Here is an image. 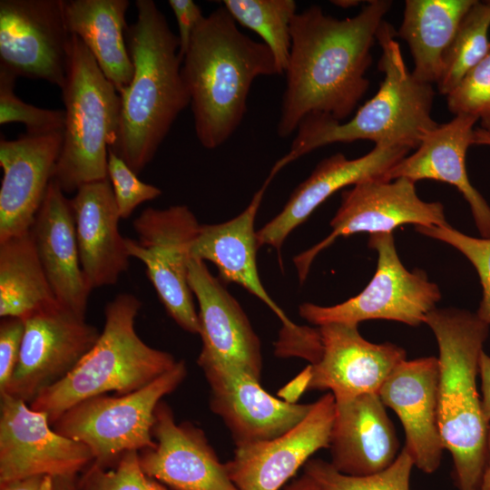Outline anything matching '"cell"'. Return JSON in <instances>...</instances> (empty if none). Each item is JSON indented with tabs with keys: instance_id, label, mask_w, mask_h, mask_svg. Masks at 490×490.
Masks as SVG:
<instances>
[{
	"instance_id": "obj_1",
	"label": "cell",
	"mask_w": 490,
	"mask_h": 490,
	"mask_svg": "<svg viewBox=\"0 0 490 490\" xmlns=\"http://www.w3.org/2000/svg\"><path fill=\"white\" fill-rule=\"evenodd\" d=\"M391 5L389 0H370L357 15L343 19L315 5L295 15L277 125L280 138L296 132L309 113L344 122L353 113L369 87L371 49Z\"/></svg>"
},
{
	"instance_id": "obj_2",
	"label": "cell",
	"mask_w": 490,
	"mask_h": 490,
	"mask_svg": "<svg viewBox=\"0 0 490 490\" xmlns=\"http://www.w3.org/2000/svg\"><path fill=\"white\" fill-rule=\"evenodd\" d=\"M135 6L137 20L125 32L133 75L119 93V130L109 149L138 175L191 100L181 75L178 35L154 1L136 0Z\"/></svg>"
},
{
	"instance_id": "obj_3",
	"label": "cell",
	"mask_w": 490,
	"mask_h": 490,
	"mask_svg": "<svg viewBox=\"0 0 490 490\" xmlns=\"http://www.w3.org/2000/svg\"><path fill=\"white\" fill-rule=\"evenodd\" d=\"M278 74L270 49L241 33L223 7L204 16L182 58L199 142L213 150L239 128L254 80Z\"/></svg>"
},
{
	"instance_id": "obj_4",
	"label": "cell",
	"mask_w": 490,
	"mask_h": 490,
	"mask_svg": "<svg viewBox=\"0 0 490 490\" xmlns=\"http://www.w3.org/2000/svg\"><path fill=\"white\" fill-rule=\"evenodd\" d=\"M396 30L383 21L376 40L381 48L378 70L383 80L376 94L346 122L319 113L299 122L290 150L273 165L275 176L283 167L322 146L368 140L375 144H398L416 149L421 138L435 129L431 116L433 85L417 80L404 61Z\"/></svg>"
},
{
	"instance_id": "obj_5",
	"label": "cell",
	"mask_w": 490,
	"mask_h": 490,
	"mask_svg": "<svg viewBox=\"0 0 490 490\" xmlns=\"http://www.w3.org/2000/svg\"><path fill=\"white\" fill-rule=\"evenodd\" d=\"M425 324L436 337L439 356L438 423L452 456L458 490H479L486 462L488 423L478 393L479 359L490 327L475 312L434 309Z\"/></svg>"
},
{
	"instance_id": "obj_6",
	"label": "cell",
	"mask_w": 490,
	"mask_h": 490,
	"mask_svg": "<svg viewBox=\"0 0 490 490\" xmlns=\"http://www.w3.org/2000/svg\"><path fill=\"white\" fill-rule=\"evenodd\" d=\"M142 307L131 293H120L104 308V325L91 350L63 379L41 392L29 406L53 425L66 410L87 398L137 391L174 367L166 351L147 345L137 334Z\"/></svg>"
},
{
	"instance_id": "obj_7",
	"label": "cell",
	"mask_w": 490,
	"mask_h": 490,
	"mask_svg": "<svg viewBox=\"0 0 490 490\" xmlns=\"http://www.w3.org/2000/svg\"><path fill=\"white\" fill-rule=\"evenodd\" d=\"M61 91L65 125L52 181L72 193L108 178V152L117 139L121 100L86 45L73 34Z\"/></svg>"
},
{
	"instance_id": "obj_8",
	"label": "cell",
	"mask_w": 490,
	"mask_h": 490,
	"mask_svg": "<svg viewBox=\"0 0 490 490\" xmlns=\"http://www.w3.org/2000/svg\"><path fill=\"white\" fill-rule=\"evenodd\" d=\"M183 360L142 388L126 395H102L79 402L53 425L69 438L85 444L94 466L109 468L129 451L152 448L155 409L162 397L185 379Z\"/></svg>"
},
{
	"instance_id": "obj_9",
	"label": "cell",
	"mask_w": 490,
	"mask_h": 490,
	"mask_svg": "<svg viewBox=\"0 0 490 490\" xmlns=\"http://www.w3.org/2000/svg\"><path fill=\"white\" fill-rule=\"evenodd\" d=\"M368 247L377 254L375 274L365 289L334 306L303 303L299 315L309 323L358 325L371 319H386L417 327L436 309L441 299L438 286L419 269L407 270L397 252L393 233L369 236Z\"/></svg>"
},
{
	"instance_id": "obj_10",
	"label": "cell",
	"mask_w": 490,
	"mask_h": 490,
	"mask_svg": "<svg viewBox=\"0 0 490 490\" xmlns=\"http://www.w3.org/2000/svg\"><path fill=\"white\" fill-rule=\"evenodd\" d=\"M201 224L186 205L145 209L134 220L137 240L125 238L132 258L142 261L169 316L183 330L200 324L188 279L191 246Z\"/></svg>"
},
{
	"instance_id": "obj_11",
	"label": "cell",
	"mask_w": 490,
	"mask_h": 490,
	"mask_svg": "<svg viewBox=\"0 0 490 490\" xmlns=\"http://www.w3.org/2000/svg\"><path fill=\"white\" fill-rule=\"evenodd\" d=\"M331 232L294 258L302 283L315 258L340 237L358 232L393 233L399 226H446L444 205L419 198L416 182L407 178L373 179L358 182L341 194V203L330 220Z\"/></svg>"
},
{
	"instance_id": "obj_12",
	"label": "cell",
	"mask_w": 490,
	"mask_h": 490,
	"mask_svg": "<svg viewBox=\"0 0 490 490\" xmlns=\"http://www.w3.org/2000/svg\"><path fill=\"white\" fill-rule=\"evenodd\" d=\"M24 320L17 366L6 392L27 404L67 376L96 343L101 331L60 303ZM2 397V396H0Z\"/></svg>"
},
{
	"instance_id": "obj_13",
	"label": "cell",
	"mask_w": 490,
	"mask_h": 490,
	"mask_svg": "<svg viewBox=\"0 0 490 490\" xmlns=\"http://www.w3.org/2000/svg\"><path fill=\"white\" fill-rule=\"evenodd\" d=\"M70 37L64 0L0 1V65L62 89Z\"/></svg>"
},
{
	"instance_id": "obj_14",
	"label": "cell",
	"mask_w": 490,
	"mask_h": 490,
	"mask_svg": "<svg viewBox=\"0 0 490 490\" xmlns=\"http://www.w3.org/2000/svg\"><path fill=\"white\" fill-rule=\"evenodd\" d=\"M0 482L35 475L78 476L93 462L83 443L57 433L47 415L0 397Z\"/></svg>"
},
{
	"instance_id": "obj_15",
	"label": "cell",
	"mask_w": 490,
	"mask_h": 490,
	"mask_svg": "<svg viewBox=\"0 0 490 490\" xmlns=\"http://www.w3.org/2000/svg\"><path fill=\"white\" fill-rule=\"evenodd\" d=\"M210 386V407L219 416L236 446L273 439L298 425L311 404L290 403L270 396L260 379L223 363L199 364Z\"/></svg>"
},
{
	"instance_id": "obj_16",
	"label": "cell",
	"mask_w": 490,
	"mask_h": 490,
	"mask_svg": "<svg viewBox=\"0 0 490 490\" xmlns=\"http://www.w3.org/2000/svg\"><path fill=\"white\" fill-rule=\"evenodd\" d=\"M321 355L309 365L307 390H328L335 401L378 394L393 370L407 359L406 350L390 342L365 339L358 325L329 323L318 327Z\"/></svg>"
},
{
	"instance_id": "obj_17",
	"label": "cell",
	"mask_w": 490,
	"mask_h": 490,
	"mask_svg": "<svg viewBox=\"0 0 490 490\" xmlns=\"http://www.w3.org/2000/svg\"><path fill=\"white\" fill-rule=\"evenodd\" d=\"M335 416V397L327 392L309 414L273 439L236 446L225 463L238 490H280L309 457L328 448Z\"/></svg>"
},
{
	"instance_id": "obj_18",
	"label": "cell",
	"mask_w": 490,
	"mask_h": 490,
	"mask_svg": "<svg viewBox=\"0 0 490 490\" xmlns=\"http://www.w3.org/2000/svg\"><path fill=\"white\" fill-rule=\"evenodd\" d=\"M155 446L139 452L143 472L172 490H238L203 430L160 401L152 430Z\"/></svg>"
},
{
	"instance_id": "obj_19",
	"label": "cell",
	"mask_w": 490,
	"mask_h": 490,
	"mask_svg": "<svg viewBox=\"0 0 490 490\" xmlns=\"http://www.w3.org/2000/svg\"><path fill=\"white\" fill-rule=\"evenodd\" d=\"M188 279L199 304L202 348L197 363L239 367L260 380V341L239 302L203 260L190 258Z\"/></svg>"
},
{
	"instance_id": "obj_20",
	"label": "cell",
	"mask_w": 490,
	"mask_h": 490,
	"mask_svg": "<svg viewBox=\"0 0 490 490\" xmlns=\"http://www.w3.org/2000/svg\"><path fill=\"white\" fill-rule=\"evenodd\" d=\"M63 132L1 137L0 241L30 230L52 181Z\"/></svg>"
},
{
	"instance_id": "obj_21",
	"label": "cell",
	"mask_w": 490,
	"mask_h": 490,
	"mask_svg": "<svg viewBox=\"0 0 490 490\" xmlns=\"http://www.w3.org/2000/svg\"><path fill=\"white\" fill-rule=\"evenodd\" d=\"M438 375L437 358L406 359L378 392L403 426L404 448L415 466L426 474L437 470L445 450L438 423Z\"/></svg>"
},
{
	"instance_id": "obj_22",
	"label": "cell",
	"mask_w": 490,
	"mask_h": 490,
	"mask_svg": "<svg viewBox=\"0 0 490 490\" xmlns=\"http://www.w3.org/2000/svg\"><path fill=\"white\" fill-rule=\"evenodd\" d=\"M411 149L398 144H375L367 154L348 159L336 153L319 162L310 175L292 192L282 211L257 231L259 247H281L298 226L326 200L342 188L380 179Z\"/></svg>"
},
{
	"instance_id": "obj_23",
	"label": "cell",
	"mask_w": 490,
	"mask_h": 490,
	"mask_svg": "<svg viewBox=\"0 0 490 490\" xmlns=\"http://www.w3.org/2000/svg\"><path fill=\"white\" fill-rule=\"evenodd\" d=\"M477 122L472 115L456 114L448 122L438 124L423 135L413 154L397 162L382 180H433L454 186L468 203L481 237L490 238V206L470 182L466 164Z\"/></svg>"
},
{
	"instance_id": "obj_24",
	"label": "cell",
	"mask_w": 490,
	"mask_h": 490,
	"mask_svg": "<svg viewBox=\"0 0 490 490\" xmlns=\"http://www.w3.org/2000/svg\"><path fill=\"white\" fill-rule=\"evenodd\" d=\"M328 449L330 464L350 476H368L389 467L399 441L378 394L335 401Z\"/></svg>"
},
{
	"instance_id": "obj_25",
	"label": "cell",
	"mask_w": 490,
	"mask_h": 490,
	"mask_svg": "<svg viewBox=\"0 0 490 490\" xmlns=\"http://www.w3.org/2000/svg\"><path fill=\"white\" fill-rule=\"evenodd\" d=\"M81 267L91 289L115 284L130 264L109 178L81 186L70 199Z\"/></svg>"
},
{
	"instance_id": "obj_26",
	"label": "cell",
	"mask_w": 490,
	"mask_h": 490,
	"mask_svg": "<svg viewBox=\"0 0 490 490\" xmlns=\"http://www.w3.org/2000/svg\"><path fill=\"white\" fill-rule=\"evenodd\" d=\"M30 232L57 301L85 317L92 289L81 267L70 199L54 181Z\"/></svg>"
},
{
	"instance_id": "obj_27",
	"label": "cell",
	"mask_w": 490,
	"mask_h": 490,
	"mask_svg": "<svg viewBox=\"0 0 490 490\" xmlns=\"http://www.w3.org/2000/svg\"><path fill=\"white\" fill-rule=\"evenodd\" d=\"M274 177L269 175L254 194L247 208L235 218L217 224H201L193 240L191 258L210 260L219 270L220 281L236 283L264 302L283 322L287 330L294 325L269 296L261 284L256 262L259 249L254 221L268 185Z\"/></svg>"
},
{
	"instance_id": "obj_28",
	"label": "cell",
	"mask_w": 490,
	"mask_h": 490,
	"mask_svg": "<svg viewBox=\"0 0 490 490\" xmlns=\"http://www.w3.org/2000/svg\"><path fill=\"white\" fill-rule=\"evenodd\" d=\"M129 5L128 0H64L69 34L83 41L119 93L133 75L125 38Z\"/></svg>"
},
{
	"instance_id": "obj_29",
	"label": "cell",
	"mask_w": 490,
	"mask_h": 490,
	"mask_svg": "<svg viewBox=\"0 0 490 490\" xmlns=\"http://www.w3.org/2000/svg\"><path fill=\"white\" fill-rule=\"evenodd\" d=\"M476 0H407L396 36L407 42L413 61V75L437 83L444 54L457 28Z\"/></svg>"
},
{
	"instance_id": "obj_30",
	"label": "cell",
	"mask_w": 490,
	"mask_h": 490,
	"mask_svg": "<svg viewBox=\"0 0 490 490\" xmlns=\"http://www.w3.org/2000/svg\"><path fill=\"white\" fill-rule=\"evenodd\" d=\"M58 303L30 230L0 241L1 318L24 319Z\"/></svg>"
},
{
	"instance_id": "obj_31",
	"label": "cell",
	"mask_w": 490,
	"mask_h": 490,
	"mask_svg": "<svg viewBox=\"0 0 490 490\" xmlns=\"http://www.w3.org/2000/svg\"><path fill=\"white\" fill-rule=\"evenodd\" d=\"M234 21L255 32L271 52L278 74H284L291 48V22L297 14L293 0H223Z\"/></svg>"
},
{
	"instance_id": "obj_32",
	"label": "cell",
	"mask_w": 490,
	"mask_h": 490,
	"mask_svg": "<svg viewBox=\"0 0 490 490\" xmlns=\"http://www.w3.org/2000/svg\"><path fill=\"white\" fill-rule=\"evenodd\" d=\"M490 4L475 1L462 19L444 58L438 92L448 95L490 54Z\"/></svg>"
},
{
	"instance_id": "obj_33",
	"label": "cell",
	"mask_w": 490,
	"mask_h": 490,
	"mask_svg": "<svg viewBox=\"0 0 490 490\" xmlns=\"http://www.w3.org/2000/svg\"><path fill=\"white\" fill-rule=\"evenodd\" d=\"M414 466L410 455L403 448L389 467L368 476L343 475L330 462L318 458L309 459L304 465V473L323 490H410Z\"/></svg>"
},
{
	"instance_id": "obj_34",
	"label": "cell",
	"mask_w": 490,
	"mask_h": 490,
	"mask_svg": "<svg viewBox=\"0 0 490 490\" xmlns=\"http://www.w3.org/2000/svg\"><path fill=\"white\" fill-rule=\"evenodd\" d=\"M16 78L0 65V124L20 122L25 125L26 132L32 134L63 132L64 110L44 109L24 103L14 92Z\"/></svg>"
},
{
	"instance_id": "obj_35",
	"label": "cell",
	"mask_w": 490,
	"mask_h": 490,
	"mask_svg": "<svg viewBox=\"0 0 490 490\" xmlns=\"http://www.w3.org/2000/svg\"><path fill=\"white\" fill-rule=\"evenodd\" d=\"M76 490H168L156 479L146 475L138 451L124 453L112 467L91 464L76 480Z\"/></svg>"
},
{
	"instance_id": "obj_36",
	"label": "cell",
	"mask_w": 490,
	"mask_h": 490,
	"mask_svg": "<svg viewBox=\"0 0 490 490\" xmlns=\"http://www.w3.org/2000/svg\"><path fill=\"white\" fill-rule=\"evenodd\" d=\"M415 229L426 237L454 247L474 266L482 286V299L475 314L490 327V238L472 237L454 229L449 224L416 226Z\"/></svg>"
},
{
	"instance_id": "obj_37",
	"label": "cell",
	"mask_w": 490,
	"mask_h": 490,
	"mask_svg": "<svg viewBox=\"0 0 490 490\" xmlns=\"http://www.w3.org/2000/svg\"><path fill=\"white\" fill-rule=\"evenodd\" d=\"M446 103L453 114L475 117L480 128L490 133V54L446 95Z\"/></svg>"
},
{
	"instance_id": "obj_38",
	"label": "cell",
	"mask_w": 490,
	"mask_h": 490,
	"mask_svg": "<svg viewBox=\"0 0 490 490\" xmlns=\"http://www.w3.org/2000/svg\"><path fill=\"white\" fill-rule=\"evenodd\" d=\"M107 172L121 219L129 218L140 204L162 194L156 186L142 181L111 149L108 152Z\"/></svg>"
},
{
	"instance_id": "obj_39",
	"label": "cell",
	"mask_w": 490,
	"mask_h": 490,
	"mask_svg": "<svg viewBox=\"0 0 490 490\" xmlns=\"http://www.w3.org/2000/svg\"><path fill=\"white\" fill-rule=\"evenodd\" d=\"M24 323L18 318H2L0 323V396L10 384L17 366Z\"/></svg>"
},
{
	"instance_id": "obj_40",
	"label": "cell",
	"mask_w": 490,
	"mask_h": 490,
	"mask_svg": "<svg viewBox=\"0 0 490 490\" xmlns=\"http://www.w3.org/2000/svg\"><path fill=\"white\" fill-rule=\"evenodd\" d=\"M168 4L177 22L180 55L183 58L193 32L204 15L200 5L192 0H169Z\"/></svg>"
},
{
	"instance_id": "obj_41",
	"label": "cell",
	"mask_w": 490,
	"mask_h": 490,
	"mask_svg": "<svg viewBox=\"0 0 490 490\" xmlns=\"http://www.w3.org/2000/svg\"><path fill=\"white\" fill-rule=\"evenodd\" d=\"M54 477L35 475L0 482V490H53Z\"/></svg>"
},
{
	"instance_id": "obj_42",
	"label": "cell",
	"mask_w": 490,
	"mask_h": 490,
	"mask_svg": "<svg viewBox=\"0 0 490 490\" xmlns=\"http://www.w3.org/2000/svg\"><path fill=\"white\" fill-rule=\"evenodd\" d=\"M481 382V407L485 421L490 422V356L485 351L479 359V375Z\"/></svg>"
},
{
	"instance_id": "obj_43",
	"label": "cell",
	"mask_w": 490,
	"mask_h": 490,
	"mask_svg": "<svg viewBox=\"0 0 490 490\" xmlns=\"http://www.w3.org/2000/svg\"><path fill=\"white\" fill-rule=\"evenodd\" d=\"M280 490H323L319 485L307 474L294 479Z\"/></svg>"
},
{
	"instance_id": "obj_44",
	"label": "cell",
	"mask_w": 490,
	"mask_h": 490,
	"mask_svg": "<svg viewBox=\"0 0 490 490\" xmlns=\"http://www.w3.org/2000/svg\"><path fill=\"white\" fill-rule=\"evenodd\" d=\"M78 476H55L54 477L53 490H76Z\"/></svg>"
},
{
	"instance_id": "obj_45",
	"label": "cell",
	"mask_w": 490,
	"mask_h": 490,
	"mask_svg": "<svg viewBox=\"0 0 490 490\" xmlns=\"http://www.w3.org/2000/svg\"><path fill=\"white\" fill-rule=\"evenodd\" d=\"M490 488V422L488 424L487 445H486V462L482 478L480 489Z\"/></svg>"
},
{
	"instance_id": "obj_46",
	"label": "cell",
	"mask_w": 490,
	"mask_h": 490,
	"mask_svg": "<svg viewBox=\"0 0 490 490\" xmlns=\"http://www.w3.org/2000/svg\"><path fill=\"white\" fill-rule=\"evenodd\" d=\"M474 144L490 146V133L480 127L475 129Z\"/></svg>"
},
{
	"instance_id": "obj_47",
	"label": "cell",
	"mask_w": 490,
	"mask_h": 490,
	"mask_svg": "<svg viewBox=\"0 0 490 490\" xmlns=\"http://www.w3.org/2000/svg\"><path fill=\"white\" fill-rule=\"evenodd\" d=\"M331 3L339 7L348 8L351 6H356L360 2L355 1V0H336V1H331Z\"/></svg>"
},
{
	"instance_id": "obj_48",
	"label": "cell",
	"mask_w": 490,
	"mask_h": 490,
	"mask_svg": "<svg viewBox=\"0 0 490 490\" xmlns=\"http://www.w3.org/2000/svg\"><path fill=\"white\" fill-rule=\"evenodd\" d=\"M479 490H490V488L489 489H479Z\"/></svg>"
},
{
	"instance_id": "obj_49",
	"label": "cell",
	"mask_w": 490,
	"mask_h": 490,
	"mask_svg": "<svg viewBox=\"0 0 490 490\" xmlns=\"http://www.w3.org/2000/svg\"><path fill=\"white\" fill-rule=\"evenodd\" d=\"M488 2H489V4H490V0H489Z\"/></svg>"
}]
</instances>
